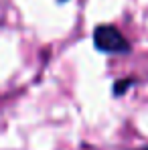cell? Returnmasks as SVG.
Wrapping results in <instances>:
<instances>
[{
  "instance_id": "6da1fadb",
  "label": "cell",
  "mask_w": 148,
  "mask_h": 150,
  "mask_svg": "<svg viewBox=\"0 0 148 150\" xmlns=\"http://www.w3.org/2000/svg\"><path fill=\"white\" fill-rule=\"evenodd\" d=\"M93 47L103 55H128L130 41L112 25H98L93 28Z\"/></svg>"
},
{
  "instance_id": "7a4b0ae2",
  "label": "cell",
  "mask_w": 148,
  "mask_h": 150,
  "mask_svg": "<svg viewBox=\"0 0 148 150\" xmlns=\"http://www.w3.org/2000/svg\"><path fill=\"white\" fill-rule=\"evenodd\" d=\"M134 83H136L134 79H120V81H116L114 87H112V96H114V98H122Z\"/></svg>"
},
{
  "instance_id": "3957f363",
  "label": "cell",
  "mask_w": 148,
  "mask_h": 150,
  "mask_svg": "<svg viewBox=\"0 0 148 150\" xmlns=\"http://www.w3.org/2000/svg\"><path fill=\"white\" fill-rule=\"evenodd\" d=\"M136 150H148V146H142V148H136Z\"/></svg>"
},
{
  "instance_id": "277c9868",
  "label": "cell",
  "mask_w": 148,
  "mask_h": 150,
  "mask_svg": "<svg viewBox=\"0 0 148 150\" xmlns=\"http://www.w3.org/2000/svg\"><path fill=\"white\" fill-rule=\"evenodd\" d=\"M57 2H61V4H63V2H67V0H57Z\"/></svg>"
}]
</instances>
